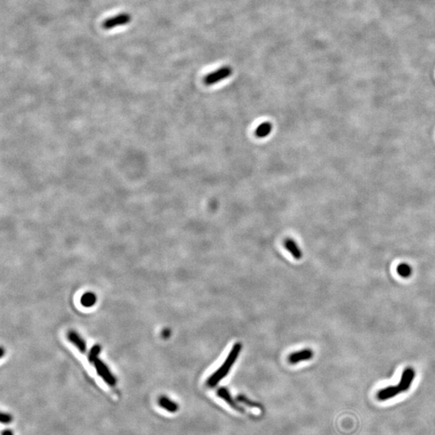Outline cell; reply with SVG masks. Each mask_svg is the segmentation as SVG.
I'll list each match as a JSON object with an SVG mask.
<instances>
[{
  "mask_svg": "<svg viewBox=\"0 0 435 435\" xmlns=\"http://www.w3.org/2000/svg\"><path fill=\"white\" fill-rule=\"evenodd\" d=\"M241 350H242L241 343H237L233 346L229 355L222 366L215 373H213L212 375H210L209 379H207V385L210 388L215 387L223 378L227 376V374L229 373L230 370L232 369V367L233 366L234 364L236 363V360L240 356Z\"/></svg>",
  "mask_w": 435,
  "mask_h": 435,
  "instance_id": "1",
  "label": "cell"
},
{
  "mask_svg": "<svg viewBox=\"0 0 435 435\" xmlns=\"http://www.w3.org/2000/svg\"><path fill=\"white\" fill-rule=\"evenodd\" d=\"M232 72L233 70L230 66L222 67L220 69H216L214 72H211L207 75L205 76L203 78L204 84L206 86L215 85L223 80L227 79V77L232 75Z\"/></svg>",
  "mask_w": 435,
  "mask_h": 435,
  "instance_id": "2",
  "label": "cell"
},
{
  "mask_svg": "<svg viewBox=\"0 0 435 435\" xmlns=\"http://www.w3.org/2000/svg\"><path fill=\"white\" fill-rule=\"evenodd\" d=\"M131 21V15L128 13H120L112 17L106 19L102 24V28L105 30H111L120 26L126 25Z\"/></svg>",
  "mask_w": 435,
  "mask_h": 435,
  "instance_id": "3",
  "label": "cell"
},
{
  "mask_svg": "<svg viewBox=\"0 0 435 435\" xmlns=\"http://www.w3.org/2000/svg\"><path fill=\"white\" fill-rule=\"evenodd\" d=\"M94 365H95L98 375L104 380L106 384H108L111 387H114V386L116 385V377L114 376L112 372H111L108 365H106L105 363L102 361L101 360L98 359L94 363Z\"/></svg>",
  "mask_w": 435,
  "mask_h": 435,
  "instance_id": "4",
  "label": "cell"
},
{
  "mask_svg": "<svg viewBox=\"0 0 435 435\" xmlns=\"http://www.w3.org/2000/svg\"><path fill=\"white\" fill-rule=\"evenodd\" d=\"M313 352L311 349H303L298 352H293L288 357V361L291 365H297L299 363L313 358Z\"/></svg>",
  "mask_w": 435,
  "mask_h": 435,
  "instance_id": "5",
  "label": "cell"
},
{
  "mask_svg": "<svg viewBox=\"0 0 435 435\" xmlns=\"http://www.w3.org/2000/svg\"><path fill=\"white\" fill-rule=\"evenodd\" d=\"M414 377H415V372L414 369L411 368H408L405 369V371L402 373L401 379L400 383L398 384L400 390L402 392L407 391L410 388L412 383L414 381Z\"/></svg>",
  "mask_w": 435,
  "mask_h": 435,
  "instance_id": "6",
  "label": "cell"
},
{
  "mask_svg": "<svg viewBox=\"0 0 435 435\" xmlns=\"http://www.w3.org/2000/svg\"><path fill=\"white\" fill-rule=\"evenodd\" d=\"M217 395H218V397L223 399V401L227 402L231 407L233 408V409L237 410V411H245V410H244L241 406H240L239 404L234 400L233 397H232V395L230 393L229 391L227 390V388H219V389L217 390Z\"/></svg>",
  "mask_w": 435,
  "mask_h": 435,
  "instance_id": "7",
  "label": "cell"
},
{
  "mask_svg": "<svg viewBox=\"0 0 435 435\" xmlns=\"http://www.w3.org/2000/svg\"><path fill=\"white\" fill-rule=\"evenodd\" d=\"M401 391L400 390L398 385L397 386H388L387 388H383L381 390L378 392L376 397H377L379 401H387L388 399L396 397L397 395L401 393Z\"/></svg>",
  "mask_w": 435,
  "mask_h": 435,
  "instance_id": "8",
  "label": "cell"
},
{
  "mask_svg": "<svg viewBox=\"0 0 435 435\" xmlns=\"http://www.w3.org/2000/svg\"><path fill=\"white\" fill-rule=\"evenodd\" d=\"M67 337H68L69 342L73 343V345L75 346L80 352L83 354L86 353V350H87L86 343L82 337L80 336L79 334H77L76 331H73V330H70L68 333Z\"/></svg>",
  "mask_w": 435,
  "mask_h": 435,
  "instance_id": "9",
  "label": "cell"
},
{
  "mask_svg": "<svg viewBox=\"0 0 435 435\" xmlns=\"http://www.w3.org/2000/svg\"><path fill=\"white\" fill-rule=\"evenodd\" d=\"M284 246L295 259H301L303 257V252L299 249L298 244L291 238H287L284 242Z\"/></svg>",
  "mask_w": 435,
  "mask_h": 435,
  "instance_id": "10",
  "label": "cell"
},
{
  "mask_svg": "<svg viewBox=\"0 0 435 435\" xmlns=\"http://www.w3.org/2000/svg\"><path fill=\"white\" fill-rule=\"evenodd\" d=\"M158 404L162 409L170 412V413H175L178 410V405L176 402L171 401L170 398L167 397H161L159 398Z\"/></svg>",
  "mask_w": 435,
  "mask_h": 435,
  "instance_id": "11",
  "label": "cell"
},
{
  "mask_svg": "<svg viewBox=\"0 0 435 435\" xmlns=\"http://www.w3.org/2000/svg\"><path fill=\"white\" fill-rule=\"evenodd\" d=\"M272 131V124L270 122L262 123L261 124L256 127L255 131V135L259 139L265 138L268 136Z\"/></svg>",
  "mask_w": 435,
  "mask_h": 435,
  "instance_id": "12",
  "label": "cell"
},
{
  "mask_svg": "<svg viewBox=\"0 0 435 435\" xmlns=\"http://www.w3.org/2000/svg\"><path fill=\"white\" fill-rule=\"evenodd\" d=\"M97 298L94 293H86L81 298V304L85 307H91L96 303Z\"/></svg>",
  "mask_w": 435,
  "mask_h": 435,
  "instance_id": "13",
  "label": "cell"
},
{
  "mask_svg": "<svg viewBox=\"0 0 435 435\" xmlns=\"http://www.w3.org/2000/svg\"><path fill=\"white\" fill-rule=\"evenodd\" d=\"M101 352V346L99 345V344H96V345L93 346L91 347V349H90V352H89L88 355V360L90 363H92L94 364L95 361H96L98 360V357H99V355Z\"/></svg>",
  "mask_w": 435,
  "mask_h": 435,
  "instance_id": "14",
  "label": "cell"
},
{
  "mask_svg": "<svg viewBox=\"0 0 435 435\" xmlns=\"http://www.w3.org/2000/svg\"><path fill=\"white\" fill-rule=\"evenodd\" d=\"M397 273L404 278L410 277L412 273L411 268L407 264H401L397 266Z\"/></svg>",
  "mask_w": 435,
  "mask_h": 435,
  "instance_id": "15",
  "label": "cell"
},
{
  "mask_svg": "<svg viewBox=\"0 0 435 435\" xmlns=\"http://www.w3.org/2000/svg\"><path fill=\"white\" fill-rule=\"evenodd\" d=\"M237 401H240L241 403L245 404V405H248L249 407L259 408V409H262L261 405H259V403H256L255 401H251V400L248 398V397H247L246 396H245V395H239L238 397H237Z\"/></svg>",
  "mask_w": 435,
  "mask_h": 435,
  "instance_id": "16",
  "label": "cell"
},
{
  "mask_svg": "<svg viewBox=\"0 0 435 435\" xmlns=\"http://www.w3.org/2000/svg\"><path fill=\"white\" fill-rule=\"evenodd\" d=\"M11 415L8 414H5V413H2V414H1V423L2 424H7V423H11Z\"/></svg>",
  "mask_w": 435,
  "mask_h": 435,
  "instance_id": "17",
  "label": "cell"
},
{
  "mask_svg": "<svg viewBox=\"0 0 435 435\" xmlns=\"http://www.w3.org/2000/svg\"><path fill=\"white\" fill-rule=\"evenodd\" d=\"M170 333H171V331H170V329H165V330H163V332H162V336L165 339H167V338L170 336Z\"/></svg>",
  "mask_w": 435,
  "mask_h": 435,
  "instance_id": "18",
  "label": "cell"
},
{
  "mask_svg": "<svg viewBox=\"0 0 435 435\" xmlns=\"http://www.w3.org/2000/svg\"><path fill=\"white\" fill-rule=\"evenodd\" d=\"M2 435H14L11 430H4L2 431Z\"/></svg>",
  "mask_w": 435,
  "mask_h": 435,
  "instance_id": "19",
  "label": "cell"
}]
</instances>
